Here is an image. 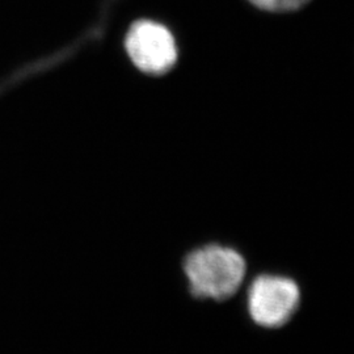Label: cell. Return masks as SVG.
<instances>
[{
    "instance_id": "1",
    "label": "cell",
    "mask_w": 354,
    "mask_h": 354,
    "mask_svg": "<svg viewBox=\"0 0 354 354\" xmlns=\"http://www.w3.org/2000/svg\"><path fill=\"white\" fill-rule=\"evenodd\" d=\"M184 273L193 297L226 301L241 289L247 263L241 253L231 247L207 244L188 253L184 260Z\"/></svg>"
},
{
    "instance_id": "2",
    "label": "cell",
    "mask_w": 354,
    "mask_h": 354,
    "mask_svg": "<svg viewBox=\"0 0 354 354\" xmlns=\"http://www.w3.org/2000/svg\"><path fill=\"white\" fill-rule=\"evenodd\" d=\"M301 304L298 283L285 276L261 274L247 292L248 314L263 328H279L289 323Z\"/></svg>"
},
{
    "instance_id": "3",
    "label": "cell",
    "mask_w": 354,
    "mask_h": 354,
    "mask_svg": "<svg viewBox=\"0 0 354 354\" xmlns=\"http://www.w3.org/2000/svg\"><path fill=\"white\" fill-rule=\"evenodd\" d=\"M125 48L131 62L145 74L162 75L176 64L175 38L165 26L153 21L142 20L131 26Z\"/></svg>"
},
{
    "instance_id": "4",
    "label": "cell",
    "mask_w": 354,
    "mask_h": 354,
    "mask_svg": "<svg viewBox=\"0 0 354 354\" xmlns=\"http://www.w3.org/2000/svg\"><path fill=\"white\" fill-rule=\"evenodd\" d=\"M254 7L268 12H290L304 7L310 0H248Z\"/></svg>"
}]
</instances>
